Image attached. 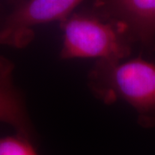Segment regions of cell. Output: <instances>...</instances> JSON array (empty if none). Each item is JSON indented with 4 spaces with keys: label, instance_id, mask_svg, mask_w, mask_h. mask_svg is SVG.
Segmentation results:
<instances>
[{
    "label": "cell",
    "instance_id": "cell-3",
    "mask_svg": "<svg viewBox=\"0 0 155 155\" xmlns=\"http://www.w3.org/2000/svg\"><path fill=\"white\" fill-rule=\"evenodd\" d=\"M84 0H28L11 13L0 27V44L24 48L32 41L33 28L63 22Z\"/></svg>",
    "mask_w": 155,
    "mask_h": 155
},
{
    "label": "cell",
    "instance_id": "cell-2",
    "mask_svg": "<svg viewBox=\"0 0 155 155\" xmlns=\"http://www.w3.org/2000/svg\"><path fill=\"white\" fill-rule=\"evenodd\" d=\"M63 60L94 58L97 61H123L131 54L132 40L117 23L91 15H74L62 22Z\"/></svg>",
    "mask_w": 155,
    "mask_h": 155
},
{
    "label": "cell",
    "instance_id": "cell-1",
    "mask_svg": "<svg viewBox=\"0 0 155 155\" xmlns=\"http://www.w3.org/2000/svg\"><path fill=\"white\" fill-rule=\"evenodd\" d=\"M88 85L107 104L123 101L135 110L140 126H155V65L141 58L98 61L89 72Z\"/></svg>",
    "mask_w": 155,
    "mask_h": 155
},
{
    "label": "cell",
    "instance_id": "cell-4",
    "mask_svg": "<svg viewBox=\"0 0 155 155\" xmlns=\"http://www.w3.org/2000/svg\"><path fill=\"white\" fill-rule=\"evenodd\" d=\"M104 8L133 42L155 48V0H104Z\"/></svg>",
    "mask_w": 155,
    "mask_h": 155
},
{
    "label": "cell",
    "instance_id": "cell-6",
    "mask_svg": "<svg viewBox=\"0 0 155 155\" xmlns=\"http://www.w3.org/2000/svg\"><path fill=\"white\" fill-rule=\"evenodd\" d=\"M0 155H38L33 139L17 134L0 137Z\"/></svg>",
    "mask_w": 155,
    "mask_h": 155
},
{
    "label": "cell",
    "instance_id": "cell-5",
    "mask_svg": "<svg viewBox=\"0 0 155 155\" xmlns=\"http://www.w3.org/2000/svg\"><path fill=\"white\" fill-rule=\"evenodd\" d=\"M14 65L0 56V122L9 124L16 133L33 139L34 129L21 92L13 83Z\"/></svg>",
    "mask_w": 155,
    "mask_h": 155
}]
</instances>
